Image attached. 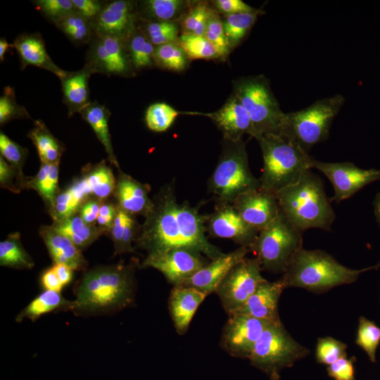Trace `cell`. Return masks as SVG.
Returning a JSON list of instances; mask_svg holds the SVG:
<instances>
[{
	"label": "cell",
	"mask_w": 380,
	"mask_h": 380,
	"mask_svg": "<svg viewBox=\"0 0 380 380\" xmlns=\"http://www.w3.org/2000/svg\"><path fill=\"white\" fill-rule=\"evenodd\" d=\"M311 167L322 172L330 181L334 191L332 200L337 203L380 179V170L362 169L350 162L327 163L312 158Z\"/></svg>",
	"instance_id": "obj_12"
},
{
	"label": "cell",
	"mask_w": 380,
	"mask_h": 380,
	"mask_svg": "<svg viewBox=\"0 0 380 380\" xmlns=\"http://www.w3.org/2000/svg\"><path fill=\"white\" fill-rule=\"evenodd\" d=\"M55 25L75 44H87L93 38L91 23L76 11L61 18Z\"/></svg>",
	"instance_id": "obj_36"
},
{
	"label": "cell",
	"mask_w": 380,
	"mask_h": 380,
	"mask_svg": "<svg viewBox=\"0 0 380 380\" xmlns=\"http://www.w3.org/2000/svg\"><path fill=\"white\" fill-rule=\"evenodd\" d=\"M355 362V357H342L327 367L328 375L334 380H356Z\"/></svg>",
	"instance_id": "obj_51"
},
{
	"label": "cell",
	"mask_w": 380,
	"mask_h": 380,
	"mask_svg": "<svg viewBox=\"0 0 380 380\" xmlns=\"http://www.w3.org/2000/svg\"><path fill=\"white\" fill-rule=\"evenodd\" d=\"M132 265H102L84 272L74 289L72 311L79 316L115 314L134 302Z\"/></svg>",
	"instance_id": "obj_2"
},
{
	"label": "cell",
	"mask_w": 380,
	"mask_h": 380,
	"mask_svg": "<svg viewBox=\"0 0 380 380\" xmlns=\"http://www.w3.org/2000/svg\"><path fill=\"white\" fill-rule=\"evenodd\" d=\"M29 118L26 108L18 104L15 99L14 89L8 86L4 89L0 97V124L4 125L14 119Z\"/></svg>",
	"instance_id": "obj_49"
},
{
	"label": "cell",
	"mask_w": 380,
	"mask_h": 380,
	"mask_svg": "<svg viewBox=\"0 0 380 380\" xmlns=\"http://www.w3.org/2000/svg\"><path fill=\"white\" fill-rule=\"evenodd\" d=\"M199 114L210 118L216 123L224 140L238 141L242 139L245 134L253 136L250 115L234 94L217 111Z\"/></svg>",
	"instance_id": "obj_19"
},
{
	"label": "cell",
	"mask_w": 380,
	"mask_h": 380,
	"mask_svg": "<svg viewBox=\"0 0 380 380\" xmlns=\"http://www.w3.org/2000/svg\"><path fill=\"white\" fill-rule=\"evenodd\" d=\"M275 194L282 213L301 233L312 228L331 229L336 218L334 210L322 179L310 170Z\"/></svg>",
	"instance_id": "obj_3"
},
{
	"label": "cell",
	"mask_w": 380,
	"mask_h": 380,
	"mask_svg": "<svg viewBox=\"0 0 380 380\" xmlns=\"http://www.w3.org/2000/svg\"><path fill=\"white\" fill-rule=\"evenodd\" d=\"M258 259L245 258L227 274L215 293L228 315L236 312L266 279Z\"/></svg>",
	"instance_id": "obj_11"
},
{
	"label": "cell",
	"mask_w": 380,
	"mask_h": 380,
	"mask_svg": "<svg viewBox=\"0 0 380 380\" xmlns=\"http://www.w3.org/2000/svg\"><path fill=\"white\" fill-rule=\"evenodd\" d=\"M59 163H42L34 177L27 178L23 189H32L42 198L49 208L53 207L58 191Z\"/></svg>",
	"instance_id": "obj_31"
},
{
	"label": "cell",
	"mask_w": 380,
	"mask_h": 380,
	"mask_svg": "<svg viewBox=\"0 0 380 380\" xmlns=\"http://www.w3.org/2000/svg\"><path fill=\"white\" fill-rule=\"evenodd\" d=\"M310 350L297 342L282 322L270 324L256 342L248 360L270 380H279L281 372L304 358Z\"/></svg>",
	"instance_id": "obj_10"
},
{
	"label": "cell",
	"mask_w": 380,
	"mask_h": 380,
	"mask_svg": "<svg viewBox=\"0 0 380 380\" xmlns=\"http://www.w3.org/2000/svg\"><path fill=\"white\" fill-rule=\"evenodd\" d=\"M35 146L41 163L60 162L64 151L62 144L53 137L42 120L34 121V127L27 134Z\"/></svg>",
	"instance_id": "obj_32"
},
{
	"label": "cell",
	"mask_w": 380,
	"mask_h": 380,
	"mask_svg": "<svg viewBox=\"0 0 380 380\" xmlns=\"http://www.w3.org/2000/svg\"><path fill=\"white\" fill-rule=\"evenodd\" d=\"M178 43L188 58L210 59L219 57L215 48L205 36L183 32L178 39Z\"/></svg>",
	"instance_id": "obj_41"
},
{
	"label": "cell",
	"mask_w": 380,
	"mask_h": 380,
	"mask_svg": "<svg viewBox=\"0 0 380 380\" xmlns=\"http://www.w3.org/2000/svg\"><path fill=\"white\" fill-rule=\"evenodd\" d=\"M103 200L96 197L89 198L81 205L78 214L87 224H94Z\"/></svg>",
	"instance_id": "obj_55"
},
{
	"label": "cell",
	"mask_w": 380,
	"mask_h": 380,
	"mask_svg": "<svg viewBox=\"0 0 380 380\" xmlns=\"http://www.w3.org/2000/svg\"><path fill=\"white\" fill-rule=\"evenodd\" d=\"M374 215L380 227V192L376 196L374 201Z\"/></svg>",
	"instance_id": "obj_60"
},
{
	"label": "cell",
	"mask_w": 380,
	"mask_h": 380,
	"mask_svg": "<svg viewBox=\"0 0 380 380\" xmlns=\"http://www.w3.org/2000/svg\"><path fill=\"white\" fill-rule=\"evenodd\" d=\"M203 255L188 248H176L157 255H147L141 267H153L160 272L174 286L208 264Z\"/></svg>",
	"instance_id": "obj_14"
},
{
	"label": "cell",
	"mask_w": 380,
	"mask_h": 380,
	"mask_svg": "<svg viewBox=\"0 0 380 380\" xmlns=\"http://www.w3.org/2000/svg\"><path fill=\"white\" fill-rule=\"evenodd\" d=\"M188 57L178 42L155 46L154 61L160 66L175 71L185 68Z\"/></svg>",
	"instance_id": "obj_40"
},
{
	"label": "cell",
	"mask_w": 380,
	"mask_h": 380,
	"mask_svg": "<svg viewBox=\"0 0 380 380\" xmlns=\"http://www.w3.org/2000/svg\"><path fill=\"white\" fill-rule=\"evenodd\" d=\"M285 286L281 279L262 281L245 304L235 313H241L272 323L281 322L278 310Z\"/></svg>",
	"instance_id": "obj_20"
},
{
	"label": "cell",
	"mask_w": 380,
	"mask_h": 380,
	"mask_svg": "<svg viewBox=\"0 0 380 380\" xmlns=\"http://www.w3.org/2000/svg\"><path fill=\"white\" fill-rule=\"evenodd\" d=\"M344 101L342 95L336 94L302 110L285 113L281 137L309 153L312 146L327 139Z\"/></svg>",
	"instance_id": "obj_7"
},
{
	"label": "cell",
	"mask_w": 380,
	"mask_h": 380,
	"mask_svg": "<svg viewBox=\"0 0 380 380\" xmlns=\"http://www.w3.org/2000/svg\"><path fill=\"white\" fill-rule=\"evenodd\" d=\"M261 148L263 167L260 188L272 193L297 182L311 167L313 158L284 138L265 134L256 138Z\"/></svg>",
	"instance_id": "obj_5"
},
{
	"label": "cell",
	"mask_w": 380,
	"mask_h": 380,
	"mask_svg": "<svg viewBox=\"0 0 380 380\" xmlns=\"http://www.w3.org/2000/svg\"><path fill=\"white\" fill-rule=\"evenodd\" d=\"M72 306L73 300L65 298L61 292L44 290L18 313L15 321L20 322L25 319L35 321L55 310L72 311Z\"/></svg>",
	"instance_id": "obj_30"
},
{
	"label": "cell",
	"mask_w": 380,
	"mask_h": 380,
	"mask_svg": "<svg viewBox=\"0 0 380 380\" xmlns=\"http://www.w3.org/2000/svg\"><path fill=\"white\" fill-rule=\"evenodd\" d=\"M52 267L63 286L72 281L73 276L72 268L61 263H55Z\"/></svg>",
	"instance_id": "obj_58"
},
{
	"label": "cell",
	"mask_w": 380,
	"mask_h": 380,
	"mask_svg": "<svg viewBox=\"0 0 380 380\" xmlns=\"http://www.w3.org/2000/svg\"><path fill=\"white\" fill-rule=\"evenodd\" d=\"M41 284L44 290L61 292L63 288L52 267L43 272L41 277Z\"/></svg>",
	"instance_id": "obj_57"
},
{
	"label": "cell",
	"mask_w": 380,
	"mask_h": 380,
	"mask_svg": "<svg viewBox=\"0 0 380 380\" xmlns=\"http://www.w3.org/2000/svg\"><path fill=\"white\" fill-rule=\"evenodd\" d=\"M80 113L82 115V118L91 126L98 139L103 146L110 163L120 170L113 151L108 128V120L110 116V110L105 106L95 101L87 105Z\"/></svg>",
	"instance_id": "obj_28"
},
{
	"label": "cell",
	"mask_w": 380,
	"mask_h": 380,
	"mask_svg": "<svg viewBox=\"0 0 380 380\" xmlns=\"http://www.w3.org/2000/svg\"><path fill=\"white\" fill-rule=\"evenodd\" d=\"M251 251L248 246H240L230 253H224L212 260L179 286L192 287L208 295L215 293L229 271Z\"/></svg>",
	"instance_id": "obj_18"
},
{
	"label": "cell",
	"mask_w": 380,
	"mask_h": 380,
	"mask_svg": "<svg viewBox=\"0 0 380 380\" xmlns=\"http://www.w3.org/2000/svg\"><path fill=\"white\" fill-rule=\"evenodd\" d=\"M119 171L113 193L117 206L132 215L146 217L153 205V199L148 197L150 186Z\"/></svg>",
	"instance_id": "obj_21"
},
{
	"label": "cell",
	"mask_w": 380,
	"mask_h": 380,
	"mask_svg": "<svg viewBox=\"0 0 380 380\" xmlns=\"http://www.w3.org/2000/svg\"><path fill=\"white\" fill-rule=\"evenodd\" d=\"M356 344L368 355L372 362H376V353L380 343V327L365 317L359 318Z\"/></svg>",
	"instance_id": "obj_43"
},
{
	"label": "cell",
	"mask_w": 380,
	"mask_h": 380,
	"mask_svg": "<svg viewBox=\"0 0 380 380\" xmlns=\"http://www.w3.org/2000/svg\"><path fill=\"white\" fill-rule=\"evenodd\" d=\"M226 141L217 164L208 182V189L217 202L232 204L241 194L260 188L251 172L243 140Z\"/></svg>",
	"instance_id": "obj_6"
},
{
	"label": "cell",
	"mask_w": 380,
	"mask_h": 380,
	"mask_svg": "<svg viewBox=\"0 0 380 380\" xmlns=\"http://www.w3.org/2000/svg\"><path fill=\"white\" fill-rule=\"evenodd\" d=\"M206 231L214 237L229 239L240 246H250L259 232L247 224L233 204L217 202L213 213L206 215Z\"/></svg>",
	"instance_id": "obj_15"
},
{
	"label": "cell",
	"mask_w": 380,
	"mask_h": 380,
	"mask_svg": "<svg viewBox=\"0 0 380 380\" xmlns=\"http://www.w3.org/2000/svg\"><path fill=\"white\" fill-rule=\"evenodd\" d=\"M232 204L243 221L258 232L270 224L280 210L276 194L261 188L240 195Z\"/></svg>",
	"instance_id": "obj_17"
},
{
	"label": "cell",
	"mask_w": 380,
	"mask_h": 380,
	"mask_svg": "<svg viewBox=\"0 0 380 380\" xmlns=\"http://www.w3.org/2000/svg\"><path fill=\"white\" fill-rule=\"evenodd\" d=\"M1 156L19 173L21 179V189L27 179L23 173V167L27 153V148L22 147L6 136L4 132L0 133Z\"/></svg>",
	"instance_id": "obj_45"
},
{
	"label": "cell",
	"mask_w": 380,
	"mask_h": 380,
	"mask_svg": "<svg viewBox=\"0 0 380 380\" xmlns=\"http://www.w3.org/2000/svg\"><path fill=\"white\" fill-rule=\"evenodd\" d=\"M117 210V205L103 201L96 220L99 227L108 232L115 218Z\"/></svg>",
	"instance_id": "obj_56"
},
{
	"label": "cell",
	"mask_w": 380,
	"mask_h": 380,
	"mask_svg": "<svg viewBox=\"0 0 380 380\" xmlns=\"http://www.w3.org/2000/svg\"><path fill=\"white\" fill-rule=\"evenodd\" d=\"M92 195L87 180L76 179L69 188L58 193L49 213L53 222L63 221L77 214L82 204Z\"/></svg>",
	"instance_id": "obj_26"
},
{
	"label": "cell",
	"mask_w": 380,
	"mask_h": 380,
	"mask_svg": "<svg viewBox=\"0 0 380 380\" xmlns=\"http://www.w3.org/2000/svg\"><path fill=\"white\" fill-rule=\"evenodd\" d=\"M208 295L196 289L174 286L168 299V309L177 334H184L198 308Z\"/></svg>",
	"instance_id": "obj_22"
},
{
	"label": "cell",
	"mask_w": 380,
	"mask_h": 380,
	"mask_svg": "<svg viewBox=\"0 0 380 380\" xmlns=\"http://www.w3.org/2000/svg\"><path fill=\"white\" fill-rule=\"evenodd\" d=\"M179 113L165 103H155L148 107L145 120L151 130L163 132L170 127Z\"/></svg>",
	"instance_id": "obj_42"
},
{
	"label": "cell",
	"mask_w": 380,
	"mask_h": 380,
	"mask_svg": "<svg viewBox=\"0 0 380 380\" xmlns=\"http://www.w3.org/2000/svg\"><path fill=\"white\" fill-rule=\"evenodd\" d=\"M279 210L276 218L259 232L250 249L258 259L262 270L282 273L295 255L303 248V236Z\"/></svg>",
	"instance_id": "obj_8"
},
{
	"label": "cell",
	"mask_w": 380,
	"mask_h": 380,
	"mask_svg": "<svg viewBox=\"0 0 380 380\" xmlns=\"http://www.w3.org/2000/svg\"><path fill=\"white\" fill-rule=\"evenodd\" d=\"M13 47L19 56L22 70L32 65L51 72L60 80L66 71L58 67L48 54L39 33H23L14 40Z\"/></svg>",
	"instance_id": "obj_23"
},
{
	"label": "cell",
	"mask_w": 380,
	"mask_h": 380,
	"mask_svg": "<svg viewBox=\"0 0 380 380\" xmlns=\"http://www.w3.org/2000/svg\"><path fill=\"white\" fill-rule=\"evenodd\" d=\"M153 203L135 242L137 248L146 251L147 255L188 248L211 260L224 254L206 237V215L199 213V206H192L187 201L179 203L173 183L163 186Z\"/></svg>",
	"instance_id": "obj_1"
},
{
	"label": "cell",
	"mask_w": 380,
	"mask_h": 380,
	"mask_svg": "<svg viewBox=\"0 0 380 380\" xmlns=\"http://www.w3.org/2000/svg\"><path fill=\"white\" fill-rule=\"evenodd\" d=\"M374 267L356 270L338 262L322 250L301 248L280 279L285 288L298 287L313 293H324L355 282L359 276Z\"/></svg>",
	"instance_id": "obj_4"
},
{
	"label": "cell",
	"mask_w": 380,
	"mask_h": 380,
	"mask_svg": "<svg viewBox=\"0 0 380 380\" xmlns=\"http://www.w3.org/2000/svg\"><path fill=\"white\" fill-rule=\"evenodd\" d=\"M347 345L333 337L317 339L315 358L318 363L330 365L338 360L347 357Z\"/></svg>",
	"instance_id": "obj_46"
},
{
	"label": "cell",
	"mask_w": 380,
	"mask_h": 380,
	"mask_svg": "<svg viewBox=\"0 0 380 380\" xmlns=\"http://www.w3.org/2000/svg\"><path fill=\"white\" fill-rule=\"evenodd\" d=\"M214 5L217 10L224 15L250 13L257 10L241 0H216Z\"/></svg>",
	"instance_id": "obj_53"
},
{
	"label": "cell",
	"mask_w": 380,
	"mask_h": 380,
	"mask_svg": "<svg viewBox=\"0 0 380 380\" xmlns=\"http://www.w3.org/2000/svg\"><path fill=\"white\" fill-rule=\"evenodd\" d=\"M134 8L131 1L106 2L99 15L91 22L93 34L110 36L126 41L137 29Z\"/></svg>",
	"instance_id": "obj_16"
},
{
	"label": "cell",
	"mask_w": 380,
	"mask_h": 380,
	"mask_svg": "<svg viewBox=\"0 0 380 380\" xmlns=\"http://www.w3.org/2000/svg\"><path fill=\"white\" fill-rule=\"evenodd\" d=\"M374 269L380 268V262L377 265H374Z\"/></svg>",
	"instance_id": "obj_61"
},
{
	"label": "cell",
	"mask_w": 380,
	"mask_h": 380,
	"mask_svg": "<svg viewBox=\"0 0 380 380\" xmlns=\"http://www.w3.org/2000/svg\"><path fill=\"white\" fill-rule=\"evenodd\" d=\"M205 37L214 46L219 57H225L232 47L226 36L222 20L215 11L208 23Z\"/></svg>",
	"instance_id": "obj_48"
},
{
	"label": "cell",
	"mask_w": 380,
	"mask_h": 380,
	"mask_svg": "<svg viewBox=\"0 0 380 380\" xmlns=\"http://www.w3.org/2000/svg\"><path fill=\"white\" fill-rule=\"evenodd\" d=\"M155 46L178 42L179 28L171 21H152L146 25L144 32Z\"/></svg>",
	"instance_id": "obj_47"
},
{
	"label": "cell",
	"mask_w": 380,
	"mask_h": 380,
	"mask_svg": "<svg viewBox=\"0 0 380 380\" xmlns=\"http://www.w3.org/2000/svg\"><path fill=\"white\" fill-rule=\"evenodd\" d=\"M0 265L18 270L32 269L34 261L25 251L18 232L11 234L0 243Z\"/></svg>",
	"instance_id": "obj_33"
},
{
	"label": "cell",
	"mask_w": 380,
	"mask_h": 380,
	"mask_svg": "<svg viewBox=\"0 0 380 380\" xmlns=\"http://www.w3.org/2000/svg\"><path fill=\"white\" fill-rule=\"evenodd\" d=\"M84 177L89 185L92 195L101 200L108 198L114 193L116 181L112 169L105 161L89 167Z\"/></svg>",
	"instance_id": "obj_35"
},
{
	"label": "cell",
	"mask_w": 380,
	"mask_h": 380,
	"mask_svg": "<svg viewBox=\"0 0 380 380\" xmlns=\"http://www.w3.org/2000/svg\"><path fill=\"white\" fill-rule=\"evenodd\" d=\"M94 70L87 63L79 70L68 72L60 80L63 102L68 110V116L80 113L91 101L89 99V80Z\"/></svg>",
	"instance_id": "obj_25"
},
{
	"label": "cell",
	"mask_w": 380,
	"mask_h": 380,
	"mask_svg": "<svg viewBox=\"0 0 380 380\" xmlns=\"http://www.w3.org/2000/svg\"><path fill=\"white\" fill-rule=\"evenodd\" d=\"M1 186L18 194L21 189V179L17 170L0 156Z\"/></svg>",
	"instance_id": "obj_52"
},
{
	"label": "cell",
	"mask_w": 380,
	"mask_h": 380,
	"mask_svg": "<svg viewBox=\"0 0 380 380\" xmlns=\"http://www.w3.org/2000/svg\"><path fill=\"white\" fill-rule=\"evenodd\" d=\"M213 11L205 2H198L184 15L182 27L185 33L205 36L206 27Z\"/></svg>",
	"instance_id": "obj_44"
},
{
	"label": "cell",
	"mask_w": 380,
	"mask_h": 380,
	"mask_svg": "<svg viewBox=\"0 0 380 380\" xmlns=\"http://www.w3.org/2000/svg\"><path fill=\"white\" fill-rule=\"evenodd\" d=\"M260 13L261 11L257 9L253 12L224 16L222 20L223 26L232 47L241 42L246 36Z\"/></svg>",
	"instance_id": "obj_38"
},
{
	"label": "cell",
	"mask_w": 380,
	"mask_h": 380,
	"mask_svg": "<svg viewBox=\"0 0 380 380\" xmlns=\"http://www.w3.org/2000/svg\"><path fill=\"white\" fill-rule=\"evenodd\" d=\"M187 3L182 0H147L142 1L141 10L146 17L156 21H171L178 17Z\"/></svg>",
	"instance_id": "obj_39"
},
{
	"label": "cell",
	"mask_w": 380,
	"mask_h": 380,
	"mask_svg": "<svg viewBox=\"0 0 380 380\" xmlns=\"http://www.w3.org/2000/svg\"><path fill=\"white\" fill-rule=\"evenodd\" d=\"M39 234L54 264H64L73 270H86L88 262L81 250L52 225L42 226Z\"/></svg>",
	"instance_id": "obj_24"
},
{
	"label": "cell",
	"mask_w": 380,
	"mask_h": 380,
	"mask_svg": "<svg viewBox=\"0 0 380 380\" xmlns=\"http://www.w3.org/2000/svg\"><path fill=\"white\" fill-rule=\"evenodd\" d=\"M234 94L251 119L253 136L281 137L285 113L274 97L268 80L263 75L242 78L234 83Z\"/></svg>",
	"instance_id": "obj_9"
},
{
	"label": "cell",
	"mask_w": 380,
	"mask_h": 380,
	"mask_svg": "<svg viewBox=\"0 0 380 380\" xmlns=\"http://www.w3.org/2000/svg\"><path fill=\"white\" fill-rule=\"evenodd\" d=\"M141 229L134 215L118 207L114 222L108 232L114 246V254L134 253L132 243L136 242Z\"/></svg>",
	"instance_id": "obj_27"
},
{
	"label": "cell",
	"mask_w": 380,
	"mask_h": 380,
	"mask_svg": "<svg viewBox=\"0 0 380 380\" xmlns=\"http://www.w3.org/2000/svg\"><path fill=\"white\" fill-rule=\"evenodd\" d=\"M32 2L36 9L54 24L75 11L72 0H37Z\"/></svg>",
	"instance_id": "obj_50"
},
{
	"label": "cell",
	"mask_w": 380,
	"mask_h": 380,
	"mask_svg": "<svg viewBox=\"0 0 380 380\" xmlns=\"http://www.w3.org/2000/svg\"><path fill=\"white\" fill-rule=\"evenodd\" d=\"M132 68L140 70L151 67L154 61L155 46L144 31L137 28L125 41Z\"/></svg>",
	"instance_id": "obj_34"
},
{
	"label": "cell",
	"mask_w": 380,
	"mask_h": 380,
	"mask_svg": "<svg viewBox=\"0 0 380 380\" xmlns=\"http://www.w3.org/2000/svg\"><path fill=\"white\" fill-rule=\"evenodd\" d=\"M52 226L80 250L89 246L102 234L108 233L105 229L85 222L78 213L63 221L53 222Z\"/></svg>",
	"instance_id": "obj_29"
},
{
	"label": "cell",
	"mask_w": 380,
	"mask_h": 380,
	"mask_svg": "<svg viewBox=\"0 0 380 380\" xmlns=\"http://www.w3.org/2000/svg\"><path fill=\"white\" fill-rule=\"evenodd\" d=\"M97 37L101 39L110 60L113 75L127 76L131 72L132 66L125 42L110 36Z\"/></svg>",
	"instance_id": "obj_37"
},
{
	"label": "cell",
	"mask_w": 380,
	"mask_h": 380,
	"mask_svg": "<svg viewBox=\"0 0 380 380\" xmlns=\"http://www.w3.org/2000/svg\"><path fill=\"white\" fill-rule=\"evenodd\" d=\"M271 324L245 314L229 315L222 329L220 346L232 357L248 360L256 342Z\"/></svg>",
	"instance_id": "obj_13"
},
{
	"label": "cell",
	"mask_w": 380,
	"mask_h": 380,
	"mask_svg": "<svg viewBox=\"0 0 380 380\" xmlns=\"http://www.w3.org/2000/svg\"><path fill=\"white\" fill-rule=\"evenodd\" d=\"M75 11L90 23L101 11L106 2L97 0H72Z\"/></svg>",
	"instance_id": "obj_54"
},
{
	"label": "cell",
	"mask_w": 380,
	"mask_h": 380,
	"mask_svg": "<svg viewBox=\"0 0 380 380\" xmlns=\"http://www.w3.org/2000/svg\"><path fill=\"white\" fill-rule=\"evenodd\" d=\"M13 47V44H9L4 37L0 39V61H4L5 54L10 48Z\"/></svg>",
	"instance_id": "obj_59"
}]
</instances>
